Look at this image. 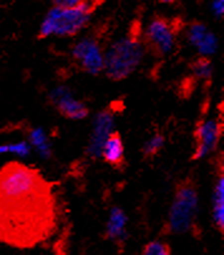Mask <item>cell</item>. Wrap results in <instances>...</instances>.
<instances>
[{
    "instance_id": "cell-5",
    "label": "cell",
    "mask_w": 224,
    "mask_h": 255,
    "mask_svg": "<svg viewBox=\"0 0 224 255\" xmlns=\"http://www.w3.org/2000/svg\"><path fill=\"white\" fill-rule=\"evenodd\" d=\"M183 25V23L173 22L165 16H155L143 35L144 47L154 57H162L171 51L176 34Z\"/></svg>"
},
{
    "instance_id": "cell-2",
    "label": "cell",
    "mask_w": 224,
    "mask_h": 255,
    "mask_svg": "<svg viewBox=\"0 0 224 255\" xmlns=\"http://www.w3.org/2000/svg\"><path fill=\"white\" fill-rule=\"evenodd\" d=\"M198 186L193 177L188 176L176 183L174 198L167 220L162 228L164 234L193 233L197 226Z\"/></svg>"
},
{
    "instance_id": "cell-20",
    "label": "cell",
    "mask_w": 224,
    "mask_h": 255,
    "mask_svg": "<svg viewBox=\"0 0 224 255\" xmlns=\"http://www.w3.org/2000/svg\"><path fill=\"white\" fill-rule=\"evenodd\" d=\"M9 153H14L18 155H27L29 153V145L24 141L15 144H9Z\"/></svg>"
},
{
    "instance_id": "cell-17",
    "label": "cell",
    "mask_w": 224,
    "mask_h": 255,
    "mask_svg": "<svg viewBox=\"0 0 224 255\" xmlns=\"http://www.w3.org/2000/svg\"><path fill=\"white\" fill-rule=\"evenodd\" d=\"M202 54H212L217 48V38L213 33L208 32V34L205 35V38L203 39L202 43L197 47Z\"/></svg>"
},
{
    "instance_id": "cell-15",
    "label": "cell",
    "mask_w": 224,
    "mask_h": 255,
    "mask_svg": "<svg viewBox=\"0 0 224 255\" xmlns=\"http://www.w3.org/2000/svg\"><path fill=\"white\" fill-rule=\"evenodd\" d=\"M209 30L207 29L203 23L200 22H192L188 28V41L193 44V46L198 47L202 43L203 39L205 38V35L208 34Z\"/></svg>"
},
{
    "instance_id": "cell-14",
    "label": "cell",
    "mask_w": 224,
    "mask_h": 255,
    "mask_svg": "<svg viewBox=\"0 0 224 255\" xmlns=\"http://www.w3.org/2000/svg\"><path fill=\"white\" fill-rule=\"evenodd\" d=\"M165 143V138L162 134H155L151 139L149 141H146V144L143 148V155L145 159H152L154 157H156L160 153V150L162 149Z\"/></svg>"
},
{
    "instance_id": "cell-19",
    "label": "cell",
    "mask_w": 224,
    "mask_h": 255,
    "mask_svg": "<svg viewBox=\"0 0 224 255\" xmlns=\"http://www.w3.org/2000/svg\"><path fill=\"white\" fill-rule=\"evenodd\" d=\"M195 80L192 77H188V79L184 80L180 85V95L181 96H190V94L193 93V90L195 89Z\"/></svg>"
},
{
    "instance_id": "cell-9",
    "label": "cell",
    "mask_w": 224,
    "mask_h": 255,
    "mask_svg": "<svg viewBox=\"0 0 224 255\" xmlns=\"http://www.w3.org/2000/svg\"><path fill=\"white\" fill-rule=\"evenodd\" d=\"M52 103L56 105L57 112L66 119L81 120L88 115L89 110L83 103L73 99L67 90L58 89L51 95Z\"/></svg>"
},
{
    "instance_id": "cell-13",
    "label": "cell",
    "mask_w": 224,
    "mask_h": 255,
    "mask_svg": "<svg viewBox=\"0 0 224 255\" xmlns=\"http://www.w3.org/2000/svg\"><path fill=\"white\" fill-rule=\"evenodd\" d=\"M190 68H192L193 74L198 77V79L205 80L207 82H211L212 77V61L211 58L207 56H200L198 57L194 62L190 63Z\"/></svg>"
},
{
    "instance_id": "cell-12",
    "label": "cell",
    "mask_w": 224,
    "mask_h": 255,
    "mask_svg": "<svg viewBox=\"0 0 224 255\" xmlns=\"http://www.w3.org/2000/svg\"><path fill=\"white\" fill-rule=\"evenodd\" d=\"M213 221L217 230L224 234V176L223 169L217 177L213 197Z\"/></svg>"
},
{
    "instance_id": "cell-11",
    "label": "cell",
    "mask_w": 224,
    "mask_h": 255,
    "mask_svg": "<svg viewBox=\"0 0 224 255\" xmlns=\"http://www.w3.org/2000/svg\"><path fill=\"white\" fill-rule=\"evenodd\" d=\"M127 216L120 207H114L106 224L105 238L117 245H124L127 239L126 233Z\"/></svg>"
},
{
    "instance_id": "cell-10",
    "label": "cell",
    "mask_w": 224,
    "mask_h": 255,
    "mask_svg": "<svg viewBox=\"0 0 224 255\" xmlns=\"http://www.w3.org/2000/svg\"><path fill=\"white\" fill-rule=\"evenodd\" d=\"M101 157L107 164L116 169H124L126 167L124 143L119 131H112L107 136L101 150Z\"/></svg>"
},
{
    "instance_id": "cell-8",
    "label": "cell",
    "mask_w": 224,
    "mask_h": 255,
    "mask_svg": "<svg viewBox=\"0 0 224 255\" xmlns=\"http://www.w3.org/2000/svg\"><path fill=\"white\" fill-rule=\"evenodd\" d=\"M112 125H114V113L111 109H106L97 114L88 145V155L92 159L101 157V150L106 139L110 135Z\"/></svg>"
},
{
    "instance_id": "cell-4",
    "label": "cell",
    "mask_w": 224,
    "mask_h": 255,
    "mask_svg": "<svg viewBox=\"0 0 224 255\" xmlns=\"http://www.w3.org/2000/svg\"><path fill=\"white\" fill-rule=\"evenodd\" d=\"M52 190L38 169L10 162L0 169V197H19Z\"/></svg>"
},
{
    "instance_id": "cell-3",
    "label": "cell",
    "mask_w": 224,
    "mask_h": 255,
    "mask_svg": "<svg viewBox=\"0 0 224 255\" xmlns=\"http://www.w3.org/2000/svg\"><path fill=\"white\" fill-rule=\"evenodd\" d=\"M97 5L98 0H83L79 5L73 8L53 6L42 22L38 39H44L49 35L73 37L78 34L88 24Z\"/></svg>"
},
{
    "instance_id": "cell-22",
    "label": "cell",
    "mask_w": 224,
    "mask_h": 255,
    "mask_svg": "<svg viewBox=\"0 0 224 255\" xmlns=\"http://www.w3.org/2000/svg\"><path fill=\"white\" fill-rule=\"evenodd\" d=\"M212 8H213V13L216 14V16L222 18L224 13V0H214Z\"/></svg>"
},
{
    "instance_id": "cell-23",
    "label": "cell",
    "mask_w": 224,
    "mask_h": 255,
    "mask_svg": "<svg viewBox=\"0 0 224 255\" xmlns=\"http://www.w3.org/2000/svg\"><path fill=\"white\" fill-rule=\"evenodd\" d=\"M8 152H9V144L0 145V154H3V153H8Z\"/></svg>"
},
{
    "instance_id": "cell-18",
    "label": "cell",
    "mask_w": 224,
    "mask_h": 255,
    "mask_svg": "<svg viewBox=\"0 0 224 255\" xmlns=\"http://www.w3.org/2000/svg\"><path fill=\"white\" fill-rule=\"evenodd\" d=\"M30 141L34 144L35 147L39 148V150L42 153H44V154L48 153V145H47L46 136H44V134L41 130H34L30 133Z\"/></svg>"
},
{
    "instance_id": "cell-24",
    "label": "cell",
    "mask_w": 224,
    "mask_h": 255,
    "mask_svg": "<svg viewBox=\"0 0 224 255\" xmlns=\"http://www.w3.org/2000/svg\"><path fill=\"white\" fill-rule=\"evenodd\" d=\"M176 0H160V3L162 4H174Z\"/></svg>"
},
{
    "instance_id": "cell-16",
    "label": "cell",
    "mask_w": 224,
    "mask_h": 255,
    "mask_svg": "<svg viewBox=\"0 0 224 255\" xmlns=\"http://www.w3.org/2000/svg\"><path fill=\"white\" fill-rule=\"evenodd\" d=\"M141 255H173L169 244L161 240H152L144 247Z\"/></svg>"
},
{
    "instance_id": "cell-7",
    "label": "cell",
    "mask_w": 224,
    "mask_h": 255,
    "mask_svg": "<svg viewBox=\"0 0 224 255\" xmlns=\"http://www.w3.org/2000/svg\"><path fill=\"white\" fill-rule=\"evenodd\" d=\"M223 133V122L218 120H211L204 122L203 119L199 120L194 131L195 139V150L193 153L192 160L200 159L207 153L212 152L217 148Z\"/></svg>"
},
{
    "instance_id": "cell-6",
    "label": "cell",
    "mask_w": 224,
    "mask_h": 255,
    "mask_svg": "<svg viewBox=\"0 0 224 255\" xmlns=\"http://www.w3.org/2000/svg\"><path fill=\"white\" fill-rule=\"evenodd\" d=\"M71 56L86 74L98 75L105 68V47L98 35H89L75 43Z\"/></svg>"
},
{
    "instance_id": "cell-1",
    "label": "cell",
    "mask_w": 224,
    "mask_h": 255,
    "mask_svg": "<svg viewBox=\"0 0 224 255\" xmlns=\"http://www.w3.org/2000/svg\"><path fill=\"white\" fill-rule=\"evenodd\" d=\"M144 44L140 24H134L125 38L114 43L105 53L106 76L112 81L127 79L143 60Z\"/></svg>"
},
{
    "instance_id": "cell-21",
    "label": "cell",
    "mask_w": 224,
    "mask_h": 255,
    "mask_svg": "<svg viewBox=\"0 0 224 255\" xmlns=\"http://www.w3.org/2000/svg\"><path fill=\"white\" fill-rule=\"evenodd\" d=\"M83 0H53V6L57 8H73L82 3Z\"/></svg>"
}]
</instances>
